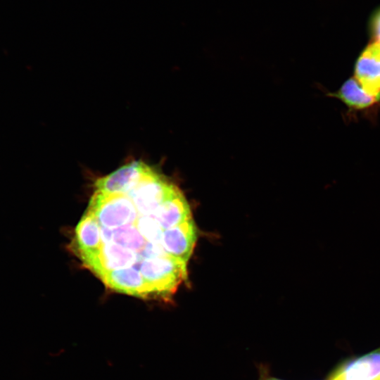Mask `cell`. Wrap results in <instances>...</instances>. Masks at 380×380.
I'll return each instance as SVG.
<instances>
[{
  "instance_id": "5bb4252c",
  "label": "cell",
  "mask_w": 380,
  "mask_h": 380,
  "mask_svg": "<svg viewBox=\"0 0 380 380\" xmlns=\"http://www.w3.org/2000/svg\"><path fill=\"white\" fill-rule=\"evenodd\" d=\"M134 224L147 241L162 244L163 229L153 217L139 215Z\"/></svg>"
},
{
  "instance_id": "9a60e30c",
  "label": "cell",
  "mask_w": 380,
  "mask_h": 380,
  "mask_svg": "<svg viewBox=\"0 0 380 380\" xmlns=\"http://www.w3.org/2000/svg\"><path fill=\"white\" fill-rule=\"evenodd\" d=\"M369 30L375 42H380V8L376 9L370 17Z\"/></svg>"
},
{
  "instance_id": "8992f818",
  "label": "cell",
  "mask_w": 380,
  "mask_h": 380,
  "mask_svg": "<svg viewBox=\"0 0 380 380\" xmlns=\"http://www.w3.org/2000/svg\"><path fill=\"white\" fill-rule=\"evenodd\" d=\"M101 279L115 291L143 299H158L156 290L146 282L140 271L132 267L110 271Z\"/></svg>"
},
{
  "instance_id": "2e32d148",
  "label": "cell",
  "mask_w": 380,
  "mask_h": 380,
  "mask_svg": "<svg viewBox=\"0 0 380 380\" xmlns=\"http://www.w3.org/2000/svg\"><path fill=\"white\" fill-rule=\"evenodd\" d=\"M380 380V379H379Z\"/></svg>"
},
{
  "instance_id": "7a4b0ae2",
  "label": "cell",
  "mask_w": 380,
  "mask_h": 380,
  "mask_svg": "<svg viewBox=\"0 0 380 380\" xmlns=\"http://www.w3.org/2000/svg\"><path fill=\"white\" fill-rule=\"evenodd\" d=\"M87 211L100 225L112 229L134 224L139 217L133 202L126 195L96 191L90 199Z\"/></svg>"
},
{
  "instance_id": "3957f363",
  "label": "cell",
  "mask_w": 380,
  "mask_h": 380,
  "mask_svg": "<svg viewBox=\"0 0 380 380\" xmlns=\"http://www.w3.org/2000/svg\"><path fill=\"white\" fill-rule=\"evenodd\" d=\"M179 189L153 167L126 194L139 215H151Z\"/></svg>"
},
{
  "instance_id": "7c38bea8",
  "label": "cell",
  "mask_w": 380,
  "mask_h": 380,
  "mask_svg": "<svg viewBox=\"0 0 380 380\" xmlns=\"http://www.w3.org/2000/svg\"><path fill=\"white\" fill-rule=\"evenodd\" d=\"M334 96L354 109L366 108L378 101L368 94L355 78L346 81Z\"/></svg>"
},
{
  "instance_id": "8fae6325",
  "label": "cell",
  "mask_w": 380,
  "mask_h": 380,
  "mask_svg": "<svg viewBox=\"0 0 380 380\" xmlns=\"http://www.w3.org/2000/svg\"><path fill=\"white\" fill-rule=\"evenodd\" d=\"M162 229L177 226L191 217L189 203L179 189L151 215Z\"/></svg>"
},
{
  "instance_id": "ba28073f",
  "label": "cell",
  "mask_w": 380,
  "mask_h": 380,
  "mask_svg": "<svg viewBox=\"0 0 380 380\" xmlns=\"http://www.w3.org/2000/svg\"><path fill=\"white\" fill-rule=\"evenodd\" d=\"M355 79L369 95L380 99V42L368 45L357 58Z\"/></svg>"
},
{
  "instance_id": "52a82bcc",
  "label": "cell",
  "mask_w": 380,
  "mask_h": 380,
  "mask_svg": "<svg viewBox=\"0 0 380 380\" xmlns=\"http://www.w3.org/2000/svg\"><path fill=\"white\" fill-rule=\"evenodd\" d=\"M197 239V229L191 217L163 232L162 246L170 256L187 263Z\"/></svg>"
},
{
  "instance_id": "277c9868",
  "label": "cell",
  "mask_w": 380,
  "mask_h": 380,
  "mask_svg": "<svg viewBox=\"0 0 380 380\" xmlns=\"http://www.w3.org/2000/svg\"><path fill=\"white\" fill-rule=\"evenodd\" d=\"M153 167L141 160L131 161L94 183L96 191L108 194H126Z\"/></svg>"
},
{
  "instance_id": "9c48e42d",
  "label": "cell",
  "mask_w": 380,
  "mask_h": 380,
  "mask_svg": "<svg viewBox=\"0 0 380 380\" xmlns=\"http://www.w3.org/2000/svg\"><path fill=\"white\" fill-rule=\"evenodd\" d=\"M102 245L99 223L87 210L75 229L76 250L84 264L98 255Z\"/></svg>"
},
{
  "instance_id": "5b68a950",
  "label": "cell",
  "mask_w": 380,
  "mask_h": 380,
  "mask_svg": "<svg viewBox=\"0 0 380 380\" xmlns=\"http://www.w3.org/2000/svg\"><path fill=\"white\" fill-rule=\"evenodd\" d=\"M141 260L136 252L110 241L103 243L98 255L84 265L101 279L110 271L132 267Z\"/></svg>"
},
{
  "instance_id": "6da1fadb",
  "label": "cell",
  "mask_w": 380,
  "mask_h": 380,
  "mask_svg": "<svg viewBox=\"0 0 380 380\" xmlns=\"http://www.w3.org/2000/svg\"><path fill=\"white\" fill-rule=\"evenodd\" d=\"M139 271L155 290L158 298L167 300L187 277L186 264L170 255L143 259Z\"/></svg>"
},
{
  "instance_id": "30bf717a",
  "label": "cell",
  "mask_w": 380,
  "mask_h": 380,
  "mask_svg": "<svg viewBox=\"0 0 380 380\" xmlns=\"http://www.w3.org/2000/svg\"><path fill=\"white\" fill-rule=\"evenodd\" d=\"M380 349L352 360L338 369L329 380H379Z\"/></svg>"
},
{
  "instance_id": "4fadbf2b",
  "label": "cell",
  "mask_w": 380,
  "mask_h": 380,
  "mask_svg": "<svg viewBox=\"0 0 380 380\" xmlns=\"http://www.w3.org/2000/svg\"><path fill=\"white\" fill-rule=\"evenodd\" d=\"M111 241L139 255L148 242L139 233L134 224L113 229Z\"/></svg>"
}]
</instances>
